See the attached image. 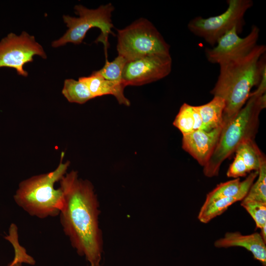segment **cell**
I'll list each match as a JSON object with an SVG mask.
<instances>
[{
	"instance_id": "1",
	"label": "cell",
	"mask_w": 266,
	"mask_h": 266,
	"mask_svg": "<svg viewBox=\"0 0 266 266\" xmlns=\"http://www.w3.org/2000/svg\"><path fill=\"white\" fill-rule=\"evenodd\" d=\"M64 201L61 225L72 247L89 266H100L102 239L99 227L98 202L91 183L79 178L72 170L60 180Z\"/></svg>"
},
{
	"instance_id": "2",
	"label": "cell",
	"mask_w": 266,
	"mask_h": 266,
	"mask_svg": "<svg viewBox=\"0 0 266 266\" xmlns=\"http://www.w3.org/2000/svg\"><path fill=\"white\" fill-rule=\"evenodd\" d=\"M266 45L257 44L246 55L219 65V74L210 93L225 101L223 126L238 113L252 88L260 83L266 72Z\"/></svg>"
},
{
	"instance_id": "3",
	"label": "cell",
	"mask_w": 266,
	"mask_h": 266,
	"mask_svg": "<svg viewBox=\"0 0 266 266\" xmlns=\"http://www.w3.org/2000/svg\"><path fill=\"white\" fill-rule=\"evenodd\" d=\"M266 106V94L251 93L243 107L223 126L216 146L203 172L207 177L218 176L222 163L234 152L243 142L254 139L257 133L259 115Z\"/></svg>"
},
{
	"instance_id": "4",
	"label": "cell",
	"mask_w": 266,
	"mask_h": 266,
	"mask_svg": "<svg viewBox=\"0 0 266 266\" xmlns=\"http://www.w3.org/2000/svg\"><path fill=\"white\" fill-rule=\"evenodd\" d=\"M62 152L60 163L53 171L32 176L19 184L14 195L16 204L32 216L40 219L55 217L60 214L64 201L63 193L55 183L65 175L69 162L63 163Z\"/></svg>"
},
{
	"instance_id": "5",
	"label": "cell",
	"mask_w": 266,
	"mask_h": 266,
	"mask_svg": "<svg viewBox=\"0 0 266 266\" xmlns=\"http://www.w3.org/2000/svg\"><path fill=\"white\" fill-rule=\"evenodd\" d=\"M117 32V51L128 62L150 55L170 54L168 44L146 18H140Z\"/></svg>"
},
{
	"instance_id": "6",
	"label": "cell",
	"mask_w": 266,
	"mask_h": 266,
	"mask_svg": "<svg viewBox=\"0 0 266 266\" xmlns=\"http://www.w3.org/2000/svg\"><path fill=\"white\" fill-rule=\"evenodd\" d=\"M74 10L79 17L63 16L64 21L68 29L63 36L52 42V47H58L68 42L79 44L82 42L87 32L90 29L97 27L100 30L101 33L95 42H100L103 44L107 60L108 35L110 34L115 35L111 30L114 26L111 18V13L114 10V6L108 3L96 9H91L82 5H76Z\"/></svg>"
},
{
	"instance_id": "7",
	"label": "cell",
	"mask_w": 266,
	"mask_h": 266,
	"mask_svg": "<svg viewBox=\"0 0 266 266\" xmlns=\"http://www.w3.org/2000/svg\"><path fill=\"white\" fill-rule=\"evenodd\" d=\"M228 7L223 13L214 16L203 18L198 16L188 24L189 30L208 44L214 46L219 39L235 27L238 33L244 25V15L253 6L252 0H228Z\"/></svg>"
},
{
	"instance_id": "8",
	"label": "cell",
	"mask_w": 266,
	"mask_h": 266,
	"mask_svg": "<svg viewBox=\"0 0 266 266\" xmlns=\"http://www.w3.org/2000/svg\"><path fill=\"white\" fill-rule=\"evenodd\" d=\"M35 55L43 59L47 57L42 46L35 41L33 36L26 32L19 36L10 33L0 41V67L14 68L19 75L28 76L23 66L32 62Z\"/></svg>"
},
{
	"instance_id": "9",
	"label": "cell",
	"mask_w": 266,
	"mask_h": 266,
	"mask_svg": "<svg viewBox=\"0 0 266 266\" xmlns=\"http://www.w3.org/2000/svg\"><path fill=\"white\" fill-rule=\"evenodd\" d=\"M170 54H153L128 62L123 69L125 86H141L168 75L172 68Z\"/></svg>"
},
{
	"instance_id": "10",
	"label": "cell",
	"mask_w": 266,
	"mask_h": 266,
	"mask_svg": "<svg viewBox=\"0 0 266 266\" xmlns=\"http://www.w3.org/2000/svg\"><path fill=\"white\" fill-rule=\"evenodd\" d=\"M260 32L257 26L253 25L250 33L241 37L236 28H233L221 37L214 46L205 49L207 61L219 65L246 55L257 45Z\"/></svg>"
},
{
	"instance_id": "11",
	"label": "cell",
	"mask_w": 266,
	"mask_h": 266,
	"mask_svg": "<svg viewBox=\"0 0 266 266\" xmlns=\"http://www.w3.org/2000/svg\"><path fill=\"white\" fill-rule=\"evenodd\" d=\"M222 128L209 132L198 130L183 134L182 148L203 167L216 146Z\"/></svg>"
},
{
	"instance_id": "12",
	"label": "cell",
	"mask_w": 266,
	"mask_h": 266,
	"mask_svg": "<svg viewBox=\"0 0 266 266\" xmlns=\"http://www.w3.org/2000/svg\"><path fill=\"white\" fill-rule=\"evenodd\" d=\"M266 242L260 233L243 235L238 232H227L224 236L214 242L217 248H229L239 246L251 252L254 258L263 266H266Z\"/></svg>"
},
{
	"instance_id": "13",
	"label": "cell",
	"mask_w": 266,
	"mask_h": 266,
	"mask_svg": "<svg viewBox=\"0 0 266 266\" xmlns=\"http://www.w3.org/2000/svg\"><path fill=\"white\" fill-rule=\"evenodd\" d=\"M258 175V171L251 172L244 180L241 181L239 190L235 195L219 200L207 206L201 207L198 216L199 221L203 223H207L222 214L233 203L242 200Z\"/></svg>"
},
{
	"instance_id": "14",
	"label": "cell",
	"mask_w": 266,
	"mask_h": 266,
	"mask_svg": "<svg viewBox=\"0 0 266 266\" xmlns=\"http://www.w3.org/2000/svg\"><path fill=\"white\" fill-rule=\"evenodd\" d=\"M78 79L87 85L94 98L111 95L115 97L119 104L130 105V100L124 94L125 87L122 84L105 79L96 71H93L89 76L80 77Z\"/></svg>"
},
{
	"instance_id": "15",
	"label": "cell",
	"mask_w": 266,
	"mask_h": 266,
	"mask_svg": "<svg viewBox=\"0 0 266 266\" xmlns=\"http://www.w3.org/2000/svg\"><path fill=\"white\" fill-rule=\"evenodd\" d=\"M197 106L202 119L201 130L209 132L223 127V114L225 107L223 99L214 96L209 102Z\"/></svg>"
},
{
	"instance_id": "16",
	"label": "cell",
	"mask_w": 266,
	"mask_h": 266,
	"mask_svg": "<svg viewBox=\"0 0 266 266\" xmlns=\"http://www.w3.org/2000/svg\"><path fill=\"white\" fill-rule=\"evenodd\" d=\"M235 152L241 157L249 172L258 171L261 163L266 159L254 139H249L242 142Z\"/></svg>"
},
{
	"instance_id": "17",
	"label": "cell",
	"mask_w": 266,
	"mask_h": 266,
	"mask_svg": "<svg viewBox=\"0 0 266 266\" xmlns=\"http://www.w3.org/2000/svg\"><path fill=\"white\" fill-rule=\"evenodd\" d=\"M62 93L69 102L78 104L85 103L94 98L87 85L79 79H66Z\"/></svg>"
},
{
	"instance_id": "18",
	"label": "cell",
	"mask_w": 266,
	"mask_h": 266,
	"mask_svg": "<svg viewBox=\"0 0 266 266\" xmlns=\"http://www.w3.org/2000/svg\"><path fill=\"white\" fill-rule=\"evenodd\" d=\"M241 181L240 178H235L218 184L208 193L201 207H204L219 200L235 195L239 191Z\"/></svg>"
},
{
	"instance_id": "19",
	"label": "cell",
	"mask_w": 266,
	"mask_h": 266,
	"mask_svg": "<svg viewBox=\"0 0 266 266\" xmlns=\"http://www.w3.org/2000/svg\"><path fill=\"white\" fill-rule=\"evenodd\" d=\"M128 62L123 57L118 55L112 61L105 60L104 66L96 71L106 80L123 85L122 74L124 68Z\"/></svg>"
},
{
	"instance_id": "20",
	"label": "cell",
	"mask_w": 266,
	"mask_h": 266,
	"mask_svg": "<svg viewBox=\"0 0 266 266\" xmlns=\"http://www.w3.org/2000/svg\"><path fill=\"white\" fill-rule=\"evenodd\" d=\"M266 203V160L261 163L257 181L250 187L246 196L242 200Z\"/></svg>"
},
{
	"instance_id": "21",
	"label": "cell",
	"mask_w": 266,
	"mask_h": 266,
	"mask_svg": "<svg viewBox=\"0 0 266 266\" xmlns=\"http://www.w3.org/2000/svg\"><path fill=\"white\" fill-rule=\"evenodd\" d=\"M173 125L183 134L194 131V119L192 111V105L183 103L175 117Z\"/></svg>"
},
{
	"instance_id": "22",
	"label": "cell",
	"mask_w": 266,
	"mask_h": 266,
	"mask_svg": "<svg viewBox=\"0 0 266 266\" xmlns=\"http://www.w3.org/2000/svg\"><path fill=\"white\" fill-rule=\"evenodd\" d=\"M241 205L245 209L255 222L256 228L266 225V203L255 200H242Z\"/></svg>"
},
{
	"instance_id": "23",
	"label": "cell",
	"mask_w": 266,
	"mask_h": 266,
	"mask_svg": "<svg viewBox=\"0 0 266 266\" xmlns=\"http://www.w3.org/2000/svg\"><path fill=\"white\" fill-rule=\"evenodd\" d=\"M248 172H249V171L242 159L239 155L236 154L233 162L227 171V176L237 178L246 176Z\"/></svg>"
},
{
	"instance_id": "24",
	"label": "cell",
	"mask_w": 266,
	"mask_h": 266,
	"mask_svg": "<svg viewBox=\"0 0 266 266\" xmlns=\"http://www.w3.org/2000/svg\"><path fill=\"white\" fill-rule=\"evenodd\" d=\"M192 111L194 119V131L201 130L202 127V119L197 106L192 105Z\"/></svg>"
},
{
	"instance_id": "25",
	"label": "cell",
	"mask_w": 266,
	"mask_h": 266,
	"mask_svg": "<svg viewBox=\"0 0 266 266\" xmlns=\"http://www.w3.org/2000/svg\"><path fill=\"white\" fill-rule=\"evenodd\" d=\"M261 230V233L260 234L262 236L265 242H266V225L264 226L263 228H262Z\"/></svg>"
},
{
	"instance_id": "26",
	"label": "cell",
	"mask_w": 266,
	"mask_h": 266,
	"mask_svg": "<svg viewBox=\"0 0 266 266\" xmlns=\"http://www.w3.org/2000/svg\"><path fill=\"white\" fill-rule=\"evenodd\" d=\"M21 263V260H20V259L19 258H17L16 256H14L13 260L12 261V262L8 266H13L15 263Z\"/></svg>"
},
{
	"instance_id": "27",
	"label": "cell",
	"mask_w": 266,
	"mask_h": 266,
	"mask_svg": "<svg viewBox=\"0 0 266 266\" xmlns=\"http://www.w3.org/2000/svg\"><path fill=\"white\" fill-rule=\"evenodd\" d=\"M22 264L20 263H15L13 266H22Z\"/></svg>"
}]
</instances>
